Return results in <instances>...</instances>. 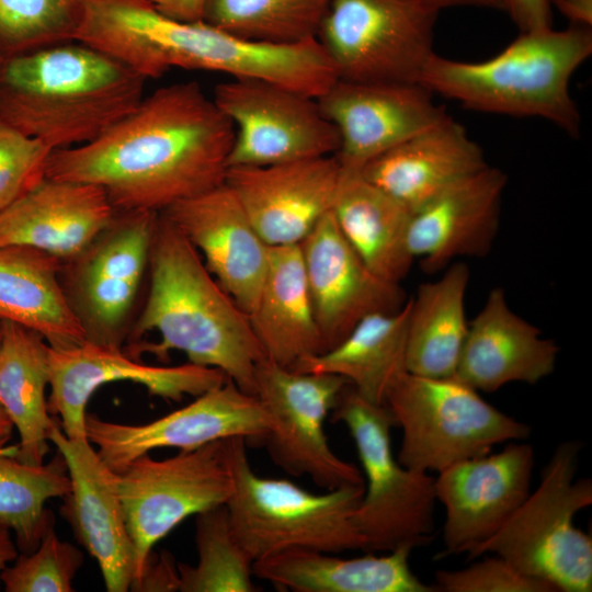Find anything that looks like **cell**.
Returning <instances> with one entry per match:
<instances>
[{
    "label": "cell",
    "instance_id": "obj_1",
    "mask_svg": "<svg viewBox=\"0 0 592 592\" xmlns=\"http://www.w3.org/2000/svg\"><path fill=\"white\" fill-rule=\"evenodd\" d=\"M234 136L197 82H179L94 140L53 150L46 177L96 185L117 212L159 213L225 183Z\"/></svg>",
    "mask_w": 592,
    "mask_h": 592
},
{
    "label": "cell",
    "instance_id": "obj_2",
    "mask_svg": "<svg viewBox=\"0 0 592 592\" xmlns=\"http://www.w3.org/2000/svg\"><path fill=\"white\" fill-rule=\"evenodd\" d=\"M147 294L124 352L214 367L244 392L255 394V367L266 357L249 316L209 273L193 244L158 213ZM255 396V395H254Z\"/></svg>",
    "mask_w": 592,
    "mask_h": 592
},
{
    "label": "cell",
    "instance_id": "obj_3",
    "mask_svg": "<svg viewBox=\"0 0 592 592\" xmlns=\"http://www.w3.org/2000/svg\"><path fill=\"white\" fill-rule=\"evenodd\" d=\"M145 82L80 42L0 53V119L53 150L84 145L139 104Z\"/></svg>",
    "mask_w": 592,
    "mask_h": 592
},
{
    "label": "cell",
    "instance_id": "obj_4",
    "mask_svg": "<svg viewBox=\"0 0 592 592\" xmlns=\"http://www.w3.org/2000/svg\"><path fill=\"white\" fill-rule=\"evenodd\" d=\"M591 54V27L527 31L479 62L434 54L419 83L473 111L540 117L578 136L581 118L569 83Z\"/></svg>",
    "mask_w": 592,
    "mask_h": 592
},
{
    "label": "cell",
    "instance_id": "obj_5",
    "mask_svg": "<svg viewBox=\"0 0 592 592\" xmlns=\"http://www.w3.org/2000/svg\"><path fill=\"white\" fill-rule=\"evenodd\" d=\"M224 452L232 483L225 505L232 534L252 562L288 549L365 550L355 522L364 485L312 493L287 479L258 476L243 437L225 439Z\"/></svg>",
    "mask_w": 592,
    "mask_h": 592
},
{
    "label": "cell",
    "instance_id": "obj_6",
    "mask_svg": "<svg viewBox=\"0 0 592 592\" xmlns=\"http://www.w3.org/2000/svg\"><path fill=\"white\" fill-rule=\"evenodd\" d=\"M580 448L577 441L559 444L536 490L469 558L492 553L557 592H590L592 539L573 523L592 503L591 479L576 478Z\"/></svg>",
    "mask_w": 592,
    "mask_h": 592
},
{
    "label": "cell",
    "instance_id": "obj_7",
    "mask_svg": "<svg viewBox=\"0 0 592 592\" xmlns=\"http://www.w3.org/2000/svg\"><path fill=\"white\" fill-rule=\"evenodd\" d=\"M385 406L402 430L397 460L417 471L440 473L531 433L527 424L494 408L455 377L407 372L389 390Z\"/></svg>",
    "mask_w": 592,
    "mask_h": 592
},
{
    "label": "cell",
    "instance_id": "obj_8",
    "mask_svg": "<svg viewBox=\"0 0 592 592\" xmlns=\"http://www.w3.org/2000/svg\"><path fill=\"white\" fill-rule=\"evenodd\" d=\"M332 411L354 443L366 478L355 522L367 551L428 545L434 531L435 478L402 466L392 455L390 429L396 425L385 405H375L348 383Z\"/></svg>",
    "mask_w": 592,
    "mask_h": 592
},
{
    "label": "cell",
    "instance_id": "obj_9",
    "mask_svg": "<svg viewBox=\"0 0 592 592\" xmlns=\"http://www.w3.org/2000/svg\"><path fill=\"white\" fill-rule=\"evenodd\" d=\"M158 213L115 210L110 224L59 278L69 308L88 342L123 350L140 310Z\"/></svg>",
    "mask_w": 592,
    "mask_h": 592
},
{
    "label": "cell",
    "instance_id": "obj_10",
    "mask_svg": "<svg viewBox=\"0 0 592 592\" xmlns=\"http://www.w3.org/2000/svg\"><path fill=\"white\" fill-rule=\"evenodd\" d=\"M439 12L425 0H331L317 41L340 80L419 83Z\"/></svg>",
    "mask_w": 592,
    "mask_h": 592
},
{
    "label": "cell",
    "instance_id": "obj_11",
    "mask_svg": "<svg viewBox=\"0 0 592 592\" xmlns=\"http://www.w3.org/2000/svg\"><path fill=\"white\" fill-rule=\"evenodd\" d=\"M224 440L179 451L164 459L144 454L116 473L135 549L133 591H136L152 548L160 539L186 517L226 504L232 483Z\"/></svg>",
    "mask_w": 592,
    "mask_h": 592
},
{
    "label": "cell",
    "instance_id": "obj_12",
    "mask_svg": "<svg viewBox=\"0 0 592 592\" xmlns=\"http://www.w3.org/2000/svg\"><path fill=\"white\" fill-rule=\"evenodd\" d=\"M254 378V395L270 419L263 442L278 467L326 490L365 485L361 470L332 452L325 432L345 378L296 371L267 357L257 364Z\"/></svg>",
    "mask_w": 592,
    "mask_h": 592
},
{
    "label": "cell",
    "instance_id": "obj_13",
    "mask_svg": "<svg viewBox=\"0 0 592 592\" xmlns=\"http://www.w3.org/2000/svg\"><path fill=\"white\" fill-rule=\"evenodd\" d=\"M213 100L235 136L228 168L263 167L335 155L340 137L317 98L258 79L223 82Z\"/></svg>",
    "mask_w": 592,
    "mask_h": 592
},
{
    "label": "cell",
    "instance_id": "obj_14",
    "mask_svg": "<svg viewBox=\"0 0 592 592\" xmlns=\"http://www.w3.org/2000/svg\"><path fill=\"white\" fill-rule=\"evenodd\" d=\"M269 429L267 412L258 397L230 379L145 424L106 421L91 413L86 418L87 439L116 473L153 449H193L234 436L263 442Z\"/></svg>",
    "mask_w": 592,
    "mask_h": 592
},
{
    "label": "cell",
    "instance_id": "obj_15",
    "mask_svg": "<svg viewBox=\"0 0 592 592\" xmlns=\"http://www.w3.org/2000/svg\"><path fill=\"white\" fill-rule=\"evenodd\" d=\"M50 394L47 408L59 417L64 433L70 439H87V405L101 386L112 382H132L167 400L200 396L223 385L228 378L218 368L186 363L153 366L124 352L88 341L54 349L48 356Z\"/></svg>",
    "mask_w": 592,
    "mask_h": 592
},
{
    "label": "cell",
    "instance_id": "obj_16",
    "mask_svg": "<svg viewBox=\"0 0 592 592\" xmlns=\"http://www.w3.org/2000/svg\"><path fill=\"white\" fill-rule=\"evenodd\" d=\"M534 462L532 445L511 443L439 473L434 487L445 509L443 556L470 555L505 524L531 492Z\"/></svg>",
    "mask_w": 592,
    "mask_h": 592
},
{
    "label": "cell",
    "instance_id": "obj_17",
    "mask_svg": "<svg viewBox=\"0 0 592 592\" xmlns=\"http://www.w3.org/2000/svg\"><path fill=\"white\" fill-rule=\"evenodd\" d=\"M48 440L62 455L70 479L62 498V517L79 544L99 565L109 592L132 590L135 549L117 487V474L88 439H70L54 415Z\"/></svg>",
    "mask_w": 592,
    "mask_h": 592
},
{
    "label": "cell",
    "instance_id": "obj_18",
    "mask_svg": "<svg viewBox=\"0 0 592 592\" xmlns=\"http://www.w3.org/2000/svg\"><path fill=\"white\" fill-rule=\"evenodd\" d=\"M432 94L419 83L338 79L317 100L338 130L334 157L340 166L361 171L377 156L447 119Z\"/></svg>",
    "mask_w": 592,
    "mask_h": 592
},
{
    "label": "cell",
    "instance_id": "obj_19",
    "mask_svg": "<svg viewBox=\"0 0 592 592\" xmlns=\"http://www.w3.org/2000/svg\"><path fill=\"white\" fill-rule=\"evenodd\" d=\"M341 167L333 156L228 168L225 183L270 247L299 244L331 212Z\"/></svg>",
    "mask_w": 592,
    "mask_h": 592
},
{
    "label": "cell",
    "instance_id": "obj_20",
    "mask_svg": "<svg viewBox=\"0 0 592 592\" xmlns=\"http://www.w3.org/2000/svg\"><path fill=\"white\" fill-rule=\"evenodd\" d=\"M314 314L326 352L366 316L394 312L406 303L399 284L375 275L329 212L300 243Z\"/></svg>",
    "mask_w": 592,
    "mask_h": 592
},
{
    "label": "cell",
    "instance_id": "obj_21",
    "mask_svg": "<svg viewBox=\"0 0 592 592\" xmlns=\"http://www.w3.org/2000/svg\"><path fill=\"white\" fill-rule=\"evenodd\" d=\"M159 213L193 244L209 273L249 316L266 274L270 246L230 187L223 183Z\"/></svg>",
    "mask_w": 592,
    "mask_h": 592
},
{
    "label": "cell",
    "instance_id": "obj_22",
    "mask_svg": "<svg viewBox=\"0 0 592 592\" xmlns=\"http://www.w3.org/2000/svg\"><path fill=\"white\" fill-rule=\"evenodd\" d=\"M505 174L490 166L451 185L411 213L408 248L434 273L459 257L487 254L496 237Z\"/></svg>",
    "mask_w": 592,
    "mask_h": 592
},
{
    "label": "cell",
    "instance_id": "obj_23",
    "mask_svg": "<svg viewBox=\"0 0 592 592\" xmlns=\"http://www.w3.org/2000/svg\"><path fill=\"white\" fill-rule=\"evenodd\" d=\"M558 351L553 340L509 307L497 287L468 323L454 377L487 392L513 382L536 384L554 372Z\"/></svg>",
    "mask_w": 592,
    "mask_h": 592
},
{
    "label": "cell",
    "instance_id": "obj_24",
    "mask_svg": "<svg viewBox=\"0 0 592 592\" xmlns=\"http://www.w3.org/2000/svg\"><path fill=\"white\" fill-rule=\"evenodd\" d=\"M114 213L101 187L46 177L0 212V247L27 246L66 262L88 247Z\"/></svg>",
    "mask_w": 592,
    "mask_h": 592
},
{
    "label": "cell",
    "instance_id": "obj_25",
    "mask_svg": "<svg viewBox=\"0 0 592 592\" xmlns=\"http://www.w3.org/2000/svg\"><path fill=\"white\" fill-rule=\"evenodd\" d=\"M487 166L482 149L448 117L377 156L361 173L413 213Z\"/></svg>",
    "mask_w": 592,
    "mask_h": 592
},
{
    "label": "cell",
    "instance_id": "obj_26",
    "mask_svg": "<svg viewBox=\"0 0 592 592\" xmlns=\"http://www.w3.org/2000/svg\"><path fill=\"white\" fill-rule=\"evenodd\" d=\"M413 548L398 547L387 555L341 558L331 553L288 549L252 565L253 576L280 590L294 592H433L411 570Z\"/></svg>",
    "mask_w": 592,
    "mask_h": 592
},
{
    "label": "cell",
    "instance_id": "obj_27",
    "mask_svg": "<svg viewBox=\"0 0 592 592\" xmlns=\"http://www.w3.org/2000/svg\"><path fill=\"white\" fill-rule=\"evenodd\" d=\"M249 319L266 357L282 366L292 368L326 352L300 243L270 247L266 274Z\"/></svg>",
    "mask_w": 592,
    "mask_h": 592
},
{
    "label": "cell",
    "instance_id": "obj_28",
    "mask_svg": "<svg viewBox=\"0 0 592 592\" xmlns=\"http://www.w3.org/2000/svg\"><path fill=\"white\" fill-rule=\"evenodd\" d=\"M331 212L348 242L375 275L396 284L406 277L414 261L408 248L411 212L407 207L360 170L341 167Z\"/></svg>",
    "mask_w": 592,
    "mask_h": 592
},
{
    "label": "cell",
    "instance_id": "obj_29",
    "mask_svg": "<svg viewBox=\"0 0 592 592\" xmlns=\"http://www.w3.org/2000/svg\"><path fill=\"white\" fill-rule=\"evenodd\" d=\"M61 265L32 247H0V319L35 330L54 349L86 341L61 288Z\"/></svg>",
    "mask_w": 592,
    "mask_h": 592
},
{
    "label": "cell",
    "instance_id": "obj_30",
    "mask_svg": "<svg viewBox=\"0 0 592 592\" xmlns=\"http://www.w3.org/2000/svg\"><path fill=\"white\" fill-rule=\"evenodd\" d=\"M49 344L22 325L2 321L0 343V407L19 433L16 457L41 465L49 452L50 415L45 396L49 385Z\"/></svg>",
    "mask_w": 592,
    "mask_h": 592
},
{
    "label": "cell",
    "instance_id": "obj_31",
    "mask_svg": "<svg viewBox=\"0 0 592 592\" xmlns=\"http://www.w3.org/2000/svg\"><path fill=\"white\" fill-rule=\"evenodd\" d=\"M408 318L409 300L397 311L368 315L333 349L292 368L339 375L366 400L385 405L391 387L408 372Z\"/></svg>",
    "mask_w": 592,
    "mask_h": 592
},
{
    "label": "cell",
    "instance_id": "obj_32",
    "mask_svg": "<svg viewBox=\"0 0 592 592\" xmlns=\"http://www.w3.org/2000/svg\"><path fill=\"white\" fill-rule=\"evenodd\" d=\"M469 270L452 264L436 281L419 286L409 300L408 373L435 378L455 376L468 323L465 295Z\"/></svg>",
    "mask_w": 592,
    "mask_h": 592
},
{
    "label": "cell",
    "instance_id": "obj_33",
    "mask_svg": "<svg viewBox=\"0 0 592 592\" xmlns=\"http://www.w3.org/2000/svg\"><path fill=\"white\" fill-rule=\"evenodd\" d=\"M10 436L0 437V527L13 531L16 547L32 553L54 515L45 504L53 498H64L70 479L62 455L47 464L29 465L16 457V445L8 446Z\"/></svg>",
    "mask_w": 592,
    "mask_h": 592
},
{
    "label": "cell",
    "instance_id": "obj_34",
    "mask_svg": "<svg viewBox=\"0 0 592 592\" xmlns=\"http://www.w3.org/2000/svg\"><path fill=\"white\" fill-rule=\"evenodd\" d=\"M331 0H197L195 21L242 39L298 44L317 38Z\"/></svg>",
    "mask_w": 592,
    "mask_h": 592
},
{
    "label": "cell",
    "instance_id": "obj_35",
    "mask_svg": "<svg viewBox=\"0 0 592 592\" xmlns=\"http://www.w3.org/2000/svg\"><path fill=\"white\" fill-rule=\"evenodd\" d=\"M195 566L178 563L179 591L252 592V560L235 538L225 504L196 514Z\"/></svg>",
    "mask_w": 592,
    "mask_h": 592
},
{
    "label": "cell",
    "instance_id": "obj_36",
    "mask_svg": "<svg viewBox=\"0 0 592 592\" xmlns=\"http://www.w3.org/2000/svg\"><path fill=\"white\" fill-rule=\"evenodd\" d=\"M82 16L80 0H0V53L73 42Z\"/></svg>",
    "mask_w": 592,
    "mask_h": 592
},
{
    "label": "cell",
    "instance_id": "obj_37",
    "mask_svg": "<svg viewBox=\"0 0 592 592\" xmlns=\"http://www.w3.org/2000/svg\"><path fill=\"white\" fill-rule=\"evenodd\" d=\"M82 565V551L61 540L52 524L35 550L18 554L13 565L1 571L0 582L7 592H71Z\"/></svg>",
    "mask_w": 592,
    "mask_h": 592
},
{
    "label": "cell",
    "instance_id": "obj_38",
    "mask_svg": "<svg viewBox=\"0 0 592 592\" xmlns=\"http://www.w3.org/2000/svg\"><path fill=\"white\" fill-rule=\"evenodd\" d=\"M53 149L0 119V212L46 178Z\"/></svg>",
    "mask_w": 592,
    "mask_h": 592
},
{
    "label": "cell",
    "instance_id": "obj_39",
    "mask_svg": "<svg viewBox=\"0 0 592 592\" xmlns=\"http://www.w3.org/2000/svg\"><path fill=\"white\" fill-rule=\"evenodd\" d=\"M436 590L446 592H557L496 555L457 570H439Z\"/></svg>",
    "mask_w": 592,
    "mask_h": 592
},
{
    "label": "cell",
    "instance_id": "obj_40",
    "mask_svg": "<svg viewBox=\"0 0 592 592\" xmlns=\"http://www.w3.org/2000/svg\"><path fill=\"white\" fill-rule=\"evenodd\" d=\"M551 0H503V10L522 32L551 27Z\"/></svg>",
    "mask_w": 592,
    "mask_h": 592
},
{
    "label": "cell",
    "instance_id": "obj_41",
    "mask_svg": "<svg viewBox=\"0 0 592 592\" xmlns=\"http://www.w3.org/2000/svg\"><path fill=\"white\" fill-rule=\"evenodd\" d=\"M175 590H179V571L172 556L161 554L155 562L150 559L136 591Z\"/></svg>",
    "mask_w": 592,
    "mask_h": 592
},
{
    "label": "cell",
    "instance_id": "obj_42",
    "mask_svg": "<svg viewBox=\"0 0 592 592\" xmlns=\"http://www.w3.org/2000/svg\"><path fill=\"white\" fill-rule=\"evenodd\" d=\"M551 5L563 14L571 25L591 27L592 0H551Z\"/></svg>",
    "mask_w": 592,
    "mask_h": 592
},
{
    "label": "cell",
    "instance_id": "obj_43",
    "mask_svg": "<svg viewBox=\"0 0 592 592\" xmlns=\"http://www.w3.org/2000/svg\"><path fill=\"white\" fill-rule=\"evenodd\" d=\"M159 8L166 14L181 20L193 21L197 0H157Z\"/></svg>",
    "mask_w": 592,
    "mask_h": 592
},
{
    "label": "cell",
    "instance_id": "obj_44",
    "mask_svg": "<svg viewBox=\"0 0 592 592\" xmlns=\"http://www.w3.org/2000/svg\"><path fill=\"white\" fill-rule=\"evenodd\" d=\"M18 556V547L13 542L10 530L0 527V573ZM1 588V582H0Z\"/></svg>",
    "mask_w": 592,
    "mask_h": 592
},
{
    "label": "cell",
    "instance_id": "obj_45",
    "mask_svg": "<svg viewBox=\"0 0 592 592\" xmlns=\"http://www.w3.org/2000/svg\"><path fill=\"white\" fill-rule=\"evenodd\" d=\"M437 9L456 5H470L503 10V0H425Z\"/></svg>",
    "mask_w": 592,
    "mask_h": 592
},
{
    "label": "cell",
    "instance_id": "obj_46",
    "mask_svg": "<svg viewBox=\"0 0 592 592\" xmlns=\"http://www.w3.org/2000/svg\"><path fill=\"white\" fill-rule=\"evenodd\" d=\"M13 428V423L4 410L0 407V437L11 436Z\"/></svg>",
    "mask_w": 592,
    "mask_h": 592
},
{
    "label": "cell",
    "instance_id": "obj_47",
    "mask_svg": "<svg viewBox=\"0 0 592 592\" xmlns=\"http://www.w3.org/2000/svg\"><path fill=\"white\" fill-rule=\"evenodd\" d=\"M1 338H2V320L0 319V343H1Z\"/></svg>",
    "mask_w": 592,
    "mask_h": 592
}]
</instances>
